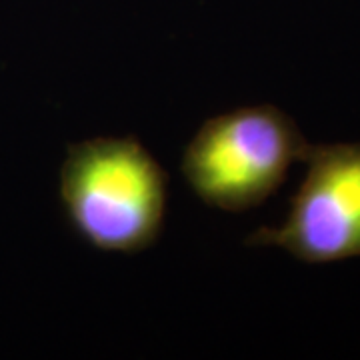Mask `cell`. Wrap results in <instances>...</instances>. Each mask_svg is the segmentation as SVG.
<instances>
[{
	"instance_id": "3957f363",
	"label": "cell",
	"mask_w": 360,
	"mask_h": 360,
	"mask_svg": "<svg viewBox=\"0 0 360 360\" xmlns=\"http://www.w3.org/2000/svg\"><path fill=\"white\" fill-rule=\"evenodd\" d=\"M290 210L281 226H264L248 245L274 246L310 264L360 257V142L310 144Z\"/></svg>"
},
{
	"instance_id": "7a4b0ae2",
	"label": "cell",
	"mask_w": 360,
	"mask_h": 360,
	"mask_svg": "<svg viewBox=\"0 0 360 360\" xmlns=\"http://www.w3.org/2000/svg\"><path fill=\"white\" fill-rule=\"evenodd\" d=\"M309 146L284 110L245 106L208 118L184 148L180 170L205 205L245 212L283 184Z\"/></svg>"
},
{
	"instance_id": "6da1fadb",
	"label": "cell",
	"mask_w": 360,
	"mask_h": 360,
	"mask_svg": "<svg viewBox=\"0 0 360 360\" xmlns=\"http://www.w3.org/2000/svg\"><path fill=\"white\" fill-rule=\"evenodd\" d=\"M60 198L89 245L106 252H141L162 231L167 172L134 136H98L68 146Z\"/></svg>"
}]
</instances>
